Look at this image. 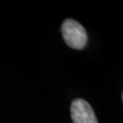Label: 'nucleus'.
Masks as SVG:
<instances>
[{"mask_svg":"<svg viewBox=\"0 0 123 123\" xmlns=\"http://www.w3.org/2000/svg\"><path fill=\"white\" fill-rule=\"evenodd\" d=\"M73 123H98L92 107L82 98H76L70 107Z\"/></svg>","mask_w":123,"mask_h":123,"instance_id":"nucleus-2","label":"nucleus"},{"mask_svg":"<svg viewBox=\"0 0 123 123\" xmlns=\"http://www.w3.org/2000/svg\"><path fill=\"white\" fill-rule=\"evenodd\" d=\"M62 36L68 47L74 49H82L87 44L86 30L78 21L68 18L61 26Z\"/></svg>","mask_w":123,"mask_h":123,"instance_id":"nucleus-1","label":"nucleus"}]
</instances>
